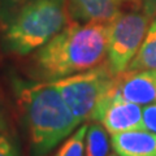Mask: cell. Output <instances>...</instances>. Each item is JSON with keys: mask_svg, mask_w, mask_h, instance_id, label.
<instances>
[{"mask_svg": "<svg viewBox=\"0 0 156 156\" xmlns=\"http://www.w3.org/2000/svg\"><path fill=\"white\" fill-rule=\"evenodd\" d=\"M107 43L108 23L74 22L35 51L33 73L51 82L91 69L107 57Z\"/></svg>", "mask_w": 156, "mask_h": 156, "instance_id": "cell-1", "label": "cell"}, {"mask_svg": "<svg viewBox=\"0 0 156 156\" xmlns=\"http://www.w3.org/2000/svg\"><path fill=\"white\" fill-rule=\"evenodd\" d=\"M18 101L33 156H46L81 124L52 82L22 85Z\"/></svg>", "mask_w": 156, "mask_h": 156, "instance_id": "cell-2", "label": "cell"}, {"mask_svg": "<svg viewBox=\"0 0 156 156\" xmlns=\"http://www.w3.org/2000/svg\"><path fill=\"white\" fill-rule=\"evenodd\" d=\"M66 20V0H26L9 18L4 46L16 55H29L62 30Z\"/></svg>", "mask_w": 156, "mask_h": 156, "instance_id": "cell-3", "label": "cell"}, {"mask_svg": "<svg viewBox=\"0 0 156 156\" xmlns=\"http://www.w3.org/2000/svg\"><path fill=\"white\" fill-rule=\"evenodd\" d=\"M51 82L80 122L95 121L103 100L113 89L116 74L105 62Z\"/></svg>", "mask_w": 156, "mask_h": 156, "instance_id": "cell-4", "label": "cell"}, {"mask_svg": "<svg viewBox=\"0 0 156 156\" xmlns=\"http://www.w3.org/2000/svg\"><path fill=\"white\" fill-rule=\"evenodd\" d=\"M151 23L146 12H121L108 23L107 64L113 74L124 73L138 52Z\"/></svg>", "mask_w": 156, "mask_h": 156, "instance_id": "cell-5", "label": "cell"}, {"mask_svg": "<svg viewBox=\"0 0 156 156\" xmlns=\"http://www.w3.org/2000/svg\"><path fill=\"white\" fill-rule=\"evenodd\" d=\"M116 94L139 105L156 103V69L125 70L117 74Z\"/></svg>", "mask_w": 156, "mask_h": 156, "instance_id": "cell-6", "label": "cell"}, {"mask_svg": "<svg viewBox=\"0 0 156 156\" xmlns=\"http://www.w3.org/2000/svg\"><path fill=\"white\" fill-rule=\"evenodd\" d=\"M142 112V105L122 99L115 91L113 99L103 111L99 122L111 135L128 130L144 129Z\"/></svg>", "mask_w": 156, "mask_h": 156, "instance_id": "cell-7", "label": "cell"}, {"mask_svg": "<svg viewBox=\"0 0 156 156\" xmlns=\"http://www.w3.org/2000/svg\"><path fill=\"white\" fill-rule=\"evenodd\" d=\"M134 0H66L68 13L76 22L109 23L126 3Z\"/></svg>", "mask_w": 156, "mask_h": 156, "instance_id": "cell-8", "label": "cell"}, {"mask_svg": "<svg viewBox=\"0 0 156 156\" xmlns=\"http://www.w3.org/2000/svg\"><path fill=\"white\" fill-rule=\"evenodd\" d=\"M111 146L120 156H156V133L146 129L111 135Z\"/></svg>", "mask_w": 156, "mask_h": 156, "instance_id": "cell-9", "label": "cell"}, {"mask_svg": "<svg viewBox=\"0 0 156 156\" xmlns=\"http://www.w3.org/2000/svg\"><path fill=\"white\" fill-rule=\"evenodd\" d=\"M146 69H156V20L151 21L142 44L126 70Z\"/></svg>", "mask_w": 156, "mask_h": 156, "instance_id": "cell-10", "label": "cell"}, {"mask_svg": "<svg viewBox=\"0 0 156 156\" xmlns=\"http://www.w3.org/2000/svg\"><path fill=\"white\" fill-rule=\"evenodd\" d=\"M111 140L107 130L100 124H91L87 126L85 135V156H107Z\"/></svg>", "mask_w": 156, "mask_h": 156, "instance_id": "cell-11", "label": "cell"}, {"mask_svg": "<svg viewBox=\"0 0 156 156\" xmlns=\"http://www.w3.org/2000/svg\"><path fill=\"white\" fill-rule=\"evenodd\" d=\"M87 124L76 129L55 154V156H85V135Z\"/></svg>", "mask_w": 156, "mask_h": 156, "instance_id": "cell-12", "label": "cell"}, {"mask_svg": "<svg viewBox=\"0 0 156 156\" xmlns=\"http://www.w3.org/2000/svg\"><path fill=\"white\" fill-rule=\"evenodd\" d=\"M142 119L144 129L156 133V103L144 105L142 112Z\"/></svg>", "mask_w": 156, "mask_h": 156, "instance_id": "cell-13", "label": "cell"}, {"mask_svg": "<svg viewBox=\"0 0 156 156\" xmlns=\"http://www.w3.org/2000/svg\"><path fill=\"white\" fill-rule=\"evenodd\" d=\"M0 156H21L14 142L5 134H0Z\"/></svg>", "mask_w": 156, "mask_h": 156, "instance_id": "cell-14", "label": "cell"}, {"mask_svg": "<svg viewBox=\"0 0 156 156\" xmlns=\"http://www.w3.org/2000/svg\"><path fill=\"white\" fill-rule=\"evenodd\" d=\"M146 3V11L150 14L156 13V0H144Z\"/></svg>", "mask_w": 156, "mask_h": 156, "instance_id": "cell-15", "label": "cell"}, {"mask_svg": "<svg viewBox=\"0 0 156 156\" xmlns=\"http://www.w3.org/2000/svg\"><path fill=\"white\" fill-rule=\"evenodd\" d=\"M7 126V121H5V112H4V108L2 105V101H0V131L5 129Z\"/></svg>", "mask_w": 156, "mask_h": 156, "instance_id": "cell-16", "label": "cell"}, {"mask_svg": "<svg viewBox=\"0 0 156 156\" xmlns=\"http://www.w3.org/2000/svg\"><path fill=\"white\" fill-rule=\"evenodd\" d=\"M109 156H120V155H117V154H116V155H113V154H112V155H109Z\"/></svg>", "mask_w": 156, "mask_h": 156, "instance_id": "cell-17", "label": "cell"}]
</instances>
